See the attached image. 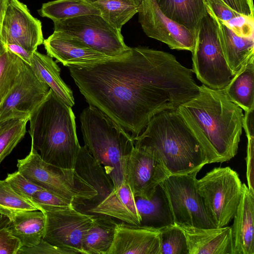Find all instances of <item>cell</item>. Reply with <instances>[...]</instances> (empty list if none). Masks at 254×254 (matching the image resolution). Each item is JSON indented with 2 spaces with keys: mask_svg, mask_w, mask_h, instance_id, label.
Returning a JSON list of instances; mask_svg holds the SVG:
<instances>
[{
  "mask_svg": "<svg viewBox=\"0 0 254 254\" xmlns=\"http://www.w3.org/2000/svg\"><path fill=\"white\" fill-rule=\"evenodd\" d=\"M89 105L133 138L165 110H177L198 95L191 69L172 54L144 47L98 62L66 66Z\"/></svg>",
  "mask_w": 254,
  "mask_h": 254,
  "instance_id": "1",
  "label": "cell"
},
{
  "mask_svg": "<svg viewBox=\"0 0 254 254\" xmlns=\"http://www.w3.org/2000/svg\"><path fill=\"white\" fill-rule=\"evenodd\" d=\"M177 111L201 145L208 164L228 161L237 154L244 114L223 90L202 84L198 95Z\"/></svg>",
  "mask_w": 254,
  "mask_h": 254,
  "instance_id": "2",
  "label": "cell"
},
{
  "mask_svg": "<svg viewBox=\"0 0 254 254\" xmlns=\"http://www.w3.org/2000/svg\"><path fill=\"white\" fill-rule=\"evenodd\" d=\"M133 140L135 147L151 153L170 175L199 172L208 164L201 145L177 110L155 115Z\"/></svg>",
  "mask_w": 254,
  "mask_h": 254,
  "instance_id": "3",
  "label": "cell"
},
{
  "mask_svg": "<svg viewBox=\"0 0 254 254\" xmlns=\"http://www.w3.org/2000/svg\"><path fill=\"white\" fill-rule=\"evenodd\" d=\"M71 107L62 102L50 89L43 101L32 111L28 132L31 144L41 158L53 165L74 169L81 146Z\"/></svg>",
  "mask_w": 254,
  "mask_h": 254,
  "instance_id": "4",
  "label": "cell"
},
{
  "mask_svg": "<svg viewBox=\"0 0 254 254\" xmlns=\"http://www.w3.org/2000/svg\"><path fill=\"white\" fill-rule=\"evenodd\" d=\"M84 146L104 168L114 189L126 180L127 159L134 147L131 135L96 107L89 105L80 116Z\"/></svg>",
  "mask_w": 254,
  "mask_h": 254,
  "instance_id": "5",
  "label": "cell"
},
{
  "mask_svg": "<svg viewBox=\"0 0 254 254\" xmlns=\"http://www.w3.org/2000/svg\"><path fill=\"white\" fill-rule=\"evenodd\" d=\"M18 171L35 185L71 202L85 205L98 195L96 190L74 169L60 168L44 161L31 144L29 153L17 160Z\"/></svg>",
  "mask_w": 254,
  "mask_h": 254,
  "instance_id": "6",
  "label": "cell"
},
{
  "mask_svg": "<svg viewBox=\"0 0 254 254\" xmlns=\"http://www.w3.org/2000/svg\"><path fill=\"white\" fill-rule=\"evenodd\" d=\"M195 186L215 227L228 225L242 196V183L237 173L229 167L215 168L196 179Z\"/></svg>",
  "mask_w": 254,
  "mask_h": 254,
  "instance_id": "7",
  "label": "cell"
},
{
  "mask_svg": "<svg viewBox=\"0 0 254 254\" xmlns=\"http://www.w3.org/2000/svg\"><path fill=\"white\" fill-rule=\"evenodd\" d=\"M191 53V69L197 78L210 88L223 90L234 75L224 56L216 22L208 14L201 21Z\"/></svg>",
  "mask_w": 254,
  "mask_h": 254,
  "instance_id": "8",
  "label": "cell"
},
{
  "mask_svg": "<svg viewBox=\"0 0 254 254\" xmlns=\"http://www.w3.org/2000/svg\"><path fill=\"white\" fill-rule=\"evenodd\" d=\"M198 173L170 175L160 184L167 195L175 224L199 228H216L196 188Z\"/></svg>",
  "mask_w": 254,
  "mask_h": 254,
  "instance_id": "9",
  "label": "cell"
},
{
  "mask_svg": "<svg viewBox=\"0 0 254 254\" xmlns=\"http://www.w3.org/2000/svg\"><path fill=\"white\" fill-rule=\"evenodd\" d=\"M55 31L70 35L110 57H118L129 47L121 30L115 29L100 15H85L54 22Z\"/></svg>",
  "mask_w": 254,
  "mask_h": 254,
  "instance_id": "10",
  "label": "cell"
},
{
  "mask_svg": "<svg viewBox=\"0 0 254 254\" xmlns=\"http://www.w3.org/2000/svg\"><path fill=\"white\" fill-rule=\"evenodd\" d=\"M41 211L46 218L43 239L53 245L84 254L83 242L95 215L81 213L72 205Z\"/></svg>",
  "mask_w": 254,
  "mask_h": 254,
  "instance_id": "11",
  "label": "cell"
},
{
  "mask_svg": "<svg viewBox=\"0 0 254 254\" xmlns=\"http://www.w3.org/2000/svg\"><path fill=\"white\" fill-rule=\"evenodd\" d=\"M138 21L144 33L173 50L192 52L196 34L167 17L156 0H143L138 5Z\"/></svg>",
  "mask_w": 254,
  "mask_h": 254,
  "instance_id": "12",
  "label": "cell"
},
{
  "mask_svg": "<svg viewBox=\"0 0 254 254\" xmlns=\"http://www.w3.org/2000/svg\"><path fill=\"white\" fill-rule=\"evenodd\" d=\"M50 89L24 62L15 84L0 105V123L29 117L46 98Z\"/></svg>",
  "mask_w": 254,
  "mask_h": 254,
  "instance_id": "13",
  "label": "cell"
},
{
  "mask_svg": "<svg viewBox=\"0 0 254 254\" xmlns=\"http://www.w3.org/2000/svg\"><path fill=\"white\" fill-rule=\"evenodd\" d=\"M2 41L18 45L33 53L44 42L41 21L18 0H8L1 30Z\"/></svg>",
  "mask_w": 254,
  "mask_h": 254,
  "instance_id": "14",
  "label": "cell"
},
{
  "mask_svg": "<svg viewBox=\"0 0 254 254\" xmlns=\"http://www.w3.org/2000/svg\"><path fill=\"white\" fill-rule=\"evenodd\" d=\"M169 175L151 153L134 147L127 162L125 177L134 197L149 198L156 187Z\"/></svg>",
  "mask_w": 254,
  "mask_h": 254,
  "instance_id": "15",
  "label": "cell"
},
{
  "mask_svg": "<svg viewBox=\"0 0 254 254\" xmlns=\"http://www.w3.org/2000/svg\"><path fill=\"white\" fill-rule=\"evenodd\" d=\"M48 56L66 66L70 64H92L110 58L93 49L79 40L59 31H54L44 40Z\"/></svg>",
  "mask_w": 254,
  "mask_h": 254,
  "instance_id": "16",
  "label": "cell"
},
{
  "mask_svg": "<svg viewBox=\"0 0 254 254\" xmlns=\"http://www.w3.org/2000/svg\"><path fill=\"white\" fill-rule=\"evenodd\" d=\"M107 254H160L159 230L127 223L117 224Z\"/></svg>",
  "mask_w": 254,
  "mask_h": 254,
  "instance_id": "17",
  "label": "cell"
},
{
  "mask_svg": "<svg viewBox=\"0 0 254 254\" xmlns=\"http://www.w3.org/2000/svg\"><path fill=\"white\" fill-rule=\"evenodd\" d=\"M233 218L231 227L233 254H254V192L244 183Z\"/></svg>",
  "mask_w": 254,
  "mask_h": 254,
  "instance_id": "18",
  "label": "cell"
},
{
  "mask_svg": "<svg viewBox=\"0 0 254 254\" xmlns=\"http://www.w3.org/2000/svg\"><path fill=\"white\" fill-rule=\"evenodd\" d=\"M178 226L186 236L189 254H233L231 227Z\"/></svg>",
  "mask_w": 254,
  "mask_h": 254,
  "instance_id": "19",
  "label": "cell"
},
{
  "mask_svg": "<svg viewBox=\"0 0 254 254\" xmlns=\"http://www.w3.org/2000/svg\"><path fill=\"white\" fill-rule=\"evenodd\" d=\"M88 211L108 215L133 225H140L141 222L135 197L126 180Z\"/></svg>",
  "mask_w": 254,
  "mask_h": 254,
  "instance_id": "20",
  "label": "cell"
},
{
  "mask_svg": "<svg viewBox=\"0 0 254 254\" xmlns=\"http://www.w3.org/2000/svg\"><path fill=\"white\" fill-rule=\"evenodd\" d=\"M207 10L208 14L216 22L224 56L234 75L254 56V38L242 37L236 35L221 23L208 7Z\"/></svg>",
  "mask_w": 254,
  "mask_h": 254,
  "instance_id": "21",
  "label": "cell"
},
{
  "mask_svg": "<svg viewBox=\"0 0 254 254\" xmlns=\"http://www.w3.org/2000/svg\"><path fill=\"white\" fill-rule=\"evenodd\" d=\"M141 219L140 225L159 230L175 224L166 193L160 184L149 198L135 197Z\"/></svg>",
  "mask_w": 254,
  "mask_h": 254,
  "instance_id": "22",
  "label": "cell"
},
{
  "mask_svg": "<svg viewBox=\"0 0 254 254\" xmlns=\"http://www.w3.org/2000/svg\"><path fill=\"white\" fill-rule=\"evenodd\" d=\"M74 169L97 191V196L91 201L93 204H98L114 189L113 182L103 166L89 153L84 145L80 148Z\"/></svg>",
  "mask_w": 254,
  "mask_h": 254,
  "instance_id": "23",
  "label": "cell"
},
{
  "mask_svg": "<svg viewBox=\"0 0 254 254\" xmlns=\"http://www.w3.org/2000/svg\"><path fill=\"white\" fill-rule=\"evenodd\" d=\"M30 66L62 102L71 107L74 105L73 93L61 77V69L53 58L36 50L32 54Z\"/></svg>",
  "mask_w": 254,
  "mask_h": 254,
  "instance_id": "24",
  "label": "cell"
},
{
  "mask_svg": "<svg viewBox=\"0 0 254 254\" xmlns=\"http://www.w3.org/2000/svg\"><path fill=\"white\" fill-rule=\"evenodd\" d=\"M168 18L195 34L202 18L207 14L205 0H156Z\"/></svg>",
  "mask_w": 254,
  "mask_h": 254,
  "instance_id": "25",
  "label": "cell"
},
{
  "mask_svg": "<svg viewBox=\"0 0 254 254\" xmlns=\"http://www.w3.org/2000/svg\"><path fill=\"white\" fill-rule=\"evenodd\" d=\"M45 225L44 213L36 210L16 214L9 220L6 228L19 239L21 247H31L43 239Z\"/></svg>",
  "mask_w": 254,
  "mask_h": 254,
  "instance_id": "26",
  "label": "cell"
},
{
  "mask_svg": "<svg viewBox=\"0 0 254 254\" xmlns=\"http://www.w3.org/2000/svg\"><path fill=\"white\" fill-rule=\"evenodd\" d=\"M254 56L241 67L227 85L224 93L245 112L254 110Z\"/></svg>",
  "mask_w": 254,
  "mask_h": 254,
  "instance_id": "27",
  "label": "cell"
},
{
  "mask_svg": "<svg viewBox=\"0 0 254 254\" xmlns=\"http://www.w3.org/2000/svg\"><path fill=\"white\" fill-rule=\"evenodd\" d=\"M117 224L108 215H95L84 239V254H107L113 244Z\"/></svg>",
  "mask_w": 254,
  "mask_h": 254,
  "instance_id": "28",
  "label": "cell"
},
{
  "mask_svg": "<svg viewBox=\"0 0 254 254\" xmlns=\"http://www.w3.org/2000/svg\"><path fill=\"white\" fill-rule=\"evenodd\" d=\"M38 12L41 16L53 22L63 21L85 15H98L100 12L86 0H55L43 4Z\"/></svg>",
  "mask_w": 254,
  "mask_h": 254,
  "instance_id": "29",
  "label": "cell"
},
{
  "mask_svg": "<svg viewBox=\"0 0 254 254\" xmlns=\"http://www.w3.org/2000/svg\"><path fill=\"white\" fill-rule=\"evenodd\" d=\"M86 0L98 9L107 23L120 30L138 12V5L134 0Z\"/></svg>",
  "mask_w": 254,
  "mask_h": 254,
  "instance_id": "30",
  "label": "cell"
},
{
  "mask_svg": "<svg viewBox=\"0 0 254 254\" xmlns=\"http://www.w3.org/2000/svg\"><path fill=\"white\" fill-rule=\"evenodd\" d=\"M29 119L15 118L3 122L0 129V164L24 137Z\"/></svg>",
  "mask_w": 254,
  "mask_h": 254,
  "instance_id": "31",
  "label": "cell"
},
{
  "mask_svg": "<svg viewBox=\"0 0 254 254\" xmlns=\"http://www.w3.org/2000/svg\"><path fill=\"white\" fill-rule=\"evenodd\" d=\"M24 63L8 49L0 55V105L15 84Z\"/></svg>",
  "mask_w": 254,
  "mask_h": 254,
  "instance_id": "32",
  "label": "cell"
},
{
  "mask_svg": "<svg viewBox=\"0 0 254 254\" xmlns=\"http://www.w3.org/2000/svg\"><path fill=\"white\" fill-rule=\"evenodd\" d=\"M36 210H38L37 207L15 192L7 181L0 180V214L10 220L20 212Z\"/></svg>",
  "mask_w": 254,
  "mask_h": 254,
  "instance_id": "33",
  "label": "cell"
},
{
  "mask_svg": "<svg viewBox=\"0 0 254 254\" xmlns=\"http://www.w3.org/2000/svg\"><path fill=\"white\" fill-rule=\"evenodd\" d=\"M160 254H189L183 231L175 224L159 230Z\"/></svg>",
  "mask_w": 254,
  "mask_h": 254,
  "instance_id": "34",
  "label": "cell"
},
{
  "mask_svg": "<svg viewBox=\"0 0 254 254\" xmlns=\"http://www.w3.org/2000/svg\"><path fill=\"white\" fill-rule=\"evenodd\" d=\"M254 111L245 112L243 128L247 137V152L246 157L247 179L248 187L254 192Z\"/></svg>",
  "mask_w": 254,
  "mask_h": 254,
  "instance_id": "35",
  "label": "cell"
},
{
  "mask_svg": "<svg viewBox=\"0 0 254 254\" xmlns=\"http://www.w3.org/2000/svg\"><path fill=\"white\" fill-rule=\"evenodd\" d=\"M5 180L9 184L15 192L30 201L35 192L44 190L31 182L18 170L7 174Z\"/></svg>",
  "mask_w": 254,
  "mask_h": 254,
  "instance_id": "36",
  "label": "cell"
},
{
  "mask_svg": "<svg viewBox=\"0 0 254 254\" xmlns=\"http://www.w3.org/2000/svg\"><path fill=\"white\" fill-rule=\"evenodd\" d=\"M220 22L240 37L254 38V18L241 14L229 20Z\"/></svg>",
  "mask_w": 254,
  "mask_h": 254,
  "instance_id": "37",
  "label": "cell"
},
{
  "mask_svg": "<svg viewBox=\"0 0 254 254\" xmlns=\"http://www.w3.org/2000/svg\"><path fill=\"white\" fill-rule=\"evenodd\" d=\"M31 202L40 210L53 207L74 205L70 201L45 190H40L35 192L32 196Z\"/></svg>",
  "mask_w": 254,
  "mask_h": 254,
  "instance_id": "38",
  "label": "cell"
},
{
  "mask_svg": "<svg viewBox=\"0 0 254 254\" xmlns=\"http://www.w3.org/2000/svg\"><path fill=\"white\" fill-rule=\"evenodd\" d=\"M71 249L59 247L47 242L43 239L36 245L31 247H21L17 254H75Z\"/></svg>",
  "mask_w": 254,
  "mask_h": 254,
  "instance_id": "39",
  "label": "cell"
},
{
  "mask_svg": "<svg viewBox=\"0 0 254 254\" xmlns=\"http://www.w3.org/2000/svg\"><path fill=\"white\" fill-rule=\"evenodd\" d=\"M207 7L220 21H226L241 14L234 10L221 0H205Z\"/></svg>",
  "mask_w": 254,
  "mask_h": 254,
  "instance_id": "40",
  "label": "cell"
},
{
  "mask_svg": "<svg viewBox=\"0 0 254 254\" xmlns=\"http://www.w3.org/2000/svg\"><path fill=\"white\" fill-rule=\"evenodd\" d=\"M21 247L19 239L6 228L0 230V254H17Z\"/></svg>",
  "mask_w": 254,
  "mask_h": 254,
  "instance_id": "41",
  "label": "cell"
},
{
  "mask_svg": "<svg viewBox=\"0 0 254 254\" xmlns=\"http://www.w3.org/2000/svg\"><path fill=\"white\" fill-rule=\"evenodd\" d=\"M238 12L254 18L244 0H221Z\"/></svg>",
  "mask_w": 254,
  "mask_h": 254,
  "instance_id": "42",
  "label": "cell"
},
{
  "mask_svg": "<svg viewBox=\"0 0 254 254\" xmlns=\"http://www.w3.org/2000/svg\"><path fill=\"white\" fill-rule=\"evenodd\" d=\"M7 49L18 56L25 63L30 65L31 59L33 53H31L22 47L15 44H5Z\"/></svg>",
  "mask_w": 254,
  "mask_h": 254,
  "instance_id": "43",
  "label": "cell"
},
{
  "mask_svg": "<svg viewBox=\"0 0 254 254\" xmlns=\"http://www.w3.org/2000/svg\"><path fill=\"white\" fill-rule=\"evenodd\" d=\"M8 0H0V55L7 49L1 37V30L2 19Z\"/></svg>",
  "mask_w": 254,
  "mask_h": 254,
  "instance_id": "44",
  "label": "cell"
},
{
  "mask_svg": "<svg viewBox=\"0 0 254 254\" xmlns=\"http://www.w3.org/2000/svg\"><path fill=\"white\" fill-rule=\"evenodd\" d=\"M9 222V219L6 216L0 214V230L6 227Z\"/></svg>",
  "mask_w": 254,
  "mask_h": 254,
  "instance_id": "45",
  "label": "cell"
},
{
  "mask_svg": "<svg viewBox=\"0 0 254 254\" xmlns=\"http://www.w3.org/2000/svg\"><path fill=\"white\" fill-rule=\"evenodd\" d=\"M249 7L251 14L254 16V7L253 0H244Z\"/></svg>",
  "mask_w": 254,
  "mask_h": 254,
  "instance_id": "46",
  "label": "cell"
},
{
  "mask_svg": "<svg viewBox=\"0 0 254 254\" xmlns=\"http://www.w3.org/2000/svg\"><path fill=\"white\" fill-rule=\"evenodd\" d=\"M137 5H138L143 0H134Z\"/></svg>",
  "mask_w": 254,
  "mask_h": 254,
  "instance_id": "47",
  "label": "cell"
},
{
  "mask_svg": "<svg viewBox=\"0 0 254 254\" xmlns=\"http://www.w3.org/2000/svg\"><path fill=\"white\" fill-rule=\"evenodd\" d=\"M3 122H1V123H0V129H1V127H2V125H3Z\"/></svg>",
  "mask_w": 254,
  "mask_h": 254,
  "instance_id": "48",
  "label": "cell"
}]
</instances>
